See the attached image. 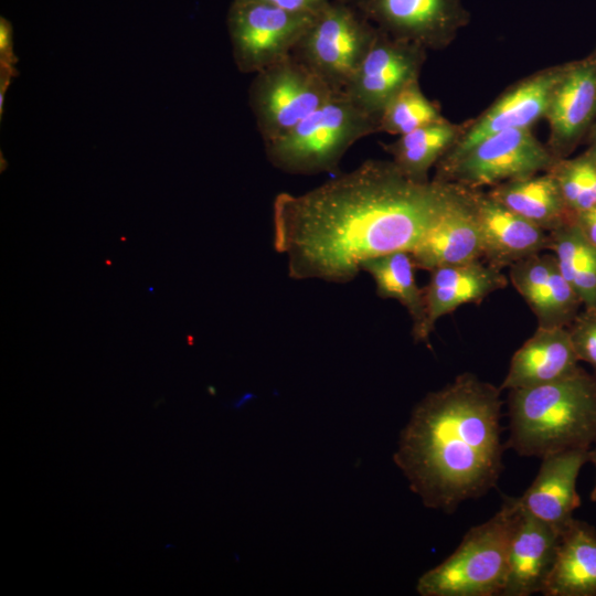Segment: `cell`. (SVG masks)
<instances>
[{
    "mask_svg": "<svg viewBox=\"0 0 596 596\" xmlns=\"http://www.w3.org/2000/svg\"><path fill=\"white\" fill-rule=\"evenodd\" d=\"M544 119L550 134L546 142L558 160L571 157L596 119V58L593 54L566 62Z\"/></svg>",
    "mask_w": 596,
    "mask_h": 596,
    "instance_id": "obj_14",
    "label": "cell"
},
{
    "mask_svg": "<svg viewBox=\"0 0 596 596\" xmlns=\"http://www.w3.org/2000/svg\"><path fill=\"white\" fill-rule=\"evenodd\" d=\"M443 205L411 252L416 268H435L482 259L481 236L467 187L446 182Z\"/></svg>",
    "mask_w": 596,
    "mask_h": 596,
    "instance_id": "obj_13",
    "label": "cell"
},
{
    "mask_svg": "<svg viewBox=\"0 0 596 596\" xmlns=\"http://www.w3.org/2000/svg\"><path fill=\"white\" fill-rule=\"evenodd\" d=\"M502 404L500 387L465 372L415 406L394 461L424 505L451 513L496 487Z\"/></svg>",
    "mask_w": 596,
    "mask_h": 596,
    "instance_id": "obj_2",
    "label": "cell"
},
{
    "mask_svg": "<svg viewBox=\"0 0 596 596\" xmlns=\"http://www.w3.org/2000/svg\"><path fill=\"white\" fill-rule=\"evenodd\" d=\"M585 142L587 145V148L584 152L596 161V119L585 138Z\"/></svg>",
    "mask_w": 596,
    "mask_h": 596,
    "instance_id": "obj_32",
    "label": "cell"
},
{
    "mask_svg": "<svg viewBox=\"0 0 596 596\" xmlns=\"http://www.w3.org/2000/svg\"><path fill=\"white\" fill-rule=\"evenodd\" d=\"M572 221L582 235L596 247V206L573 214Z\"/></svg>",
    "mask_w": 596,
    "mask_h": 596,
    "instance_id": "obj_31",
    "label": "cell"
},
{
    "mask_svg": "<svg viewBox=\"0 0 596 596\" xmlns=\"http://www.w3.org/2000/svg\"><path fill=\"white\" fill-rule=\"evenodd\" d=\"M544 596H596V530L573 519L560 532Z\"/></svg>",
    "mask_w": 596,
    "mask_h": 596,
    "instance_id": "obj_21",
    "label": "cell"
},
{
    "mask_svg": "<svg viewBox=\"0 0 596 596\" xmlns=\"http://www.w3.org/2000/svg\"><path fill=\"white\" fill-rule=\"evenodd\" d=\"M333 93L292 54L255 73L248 102L263 141L289 132Z\"/></svg>",
    "mask_w": 596,
    "mask_h": 596,
    "instance_id": "obj_8",
    "label": "cell"
},
{
    "mask_svg": "<svg viewBox=\"0 0 596 596\" xmlns=\"http://www.w3.org/2000/svg\"><path fill=\"white\" fill-rule=\"evenodd\" d=\"M443 118L439 106L423 93L419 81H415L386 104L379 119V132L402 136Z\"/></svg>",
    "mask_w": 596,
    "mask_h": 596,
    "instance_id": "obj_26",
    "label": "cell"
},
{
    "mask_svg": "<svg viewBox=\"0 0 596 596\" xmlns=\"http://www.w3.org/2000/svg\"><path fill=\"white\" fill-rule=\"evenodd\" d=\"M313 19L256 0H233L226 24L236 67L255 74L289 56Z\"/></svg>",
    "mask_w": 596,
    "mask_h": 596,
    "instance_id": "obj_9",
    "label": "cell"
},
{
    "mask_svg": "<svg viewBox=\"0 0 596 596\" xmlns=\"http://www.w3.org/2000/svg\"><path fill=\"white\" fill-rule=\"evenodd\" d=\"M550 249L560 270L583 302L596 306V247L579 232L573 221L549 233Z\"/></svg>",
    "mask_w": 596,
    "mask_h": 596,
    "instance_id": "obj_25",
    "label": "cell"
},
{
    "mask_svg": "<svg viewBox=\"0 0 596 596\" xmlns=\"http://www.w3.org/2000/svg\"><path fill=\"white\" fill-rule=\"evenodd\" d=\"M446 182L418 183L369 159L305 193L273 202V245L295 280L352 281L365 259L412 252L437 216Z\"/></svg>",
    "mask_w": 596,
    "mask_h": 596,
    "instance_id": "obj_1",
    "label": "cell"
},
{
    "mask_svg": "<svg viewBox=\"0 0 596 596\" xmlns=\"http://www.w3.org/2000/svg\"><path fill=\"white\" fill-rule=\"evenodd\" d=\"M508 573L502 596L541 593L553 566L560 532L524 511L511 497Z\"/></svg>",
    "mask_w": 596,
    "mask_h": 596,
    "instance_id": "obj_16",
    "label": "cell"
},
{
    "mask_svg": "<svg viewBox=\"0 0 596 596\" xmlns=\"http://www.w3.org/2000/svg\"><path fill=\"white\" fill-rule=\"evenodd\" d=\"M567 329L579 361L596 372V306L583 307Z\"/></svg>",
    "mask_w": 596,
    "mask_h": 596,
    "instance_id": "obj_28",
    "label": "cell"
},
{
    "mask_svg": "<svg viewBox=\"0 0 596 596\" xmlns=\"http://www.w3.org/2000/svg\"><path fill=\"white\" fill-rule=\"evenodd\" d=\"M588 450L575 448L541 458L533 482L522 496L515 497L518 504L561 532L573 521V513L581 505L576 481L579 470L588 461Z\"/></svg>",
    "mask_w": 596,
    "mask_h": 596,
    "instance_id": "obj_17",
    "label": "cell"
},
{
    "mask_svg": "<svg viewBox=\"0 0 596 596\" xmlns=\"http://www.w3.org/2000/svg\"><path fill=\"white\" fill-rule=\"evenodd\" d=\"M426 57L427 50L423 46L395 39L379 29L343 92L356 106L379 120L394 95L409 83L419 81Z\"/></svg>",
    "mask_w": 596,
    "mask_h": 596,
    "instance_id": "obj_11",
    "label": "cell"
},
{
    "mask_svg": "<svg viewBox=\"0 0 596 596\" xmlns=\"http://www.w3.org/2000/svg\"><path fill=\"white\" fill-rule=\"evenodd\" d=\"M265 2L288 12L316 17L330 0H256Z\"/></svg>",
    "mask_w": 596,
    "mask_h": 596,
    "instance_id": "obj_29",
    "label": "cell"
},
{
    "mask_svg": "<svg viewBox=\"0 0 596 596\" xmlns=\"http://www.w3.org/2000/svg\"><path fill=\"white\" fill-rule=\"evenodd\" d=\"M547 172L572 214L596 206V161L587 153L558 159Z\"/></svg>",
    "mask_w": 596,
    "mask_h": 596,
    "instance_id": "obj_27",
    "label": "cell"
},
{
    "mask_svg": "<svg viewBox=\"0 0 596 596\" xmlns=\"http://www.w3.org/2000/svg\"><path fill=\"white\" fill-rule=\"evenodd\" d=\"M379 132V120L343 91L334 92L289 132L264 142L268 161L289 174L313 175L339 170L344 153L363 137Z\"/></svg>",
    "mask_w": 596,
    "mask_h": 596,
    "instance_id": "obj_4",
    "label": "cell"
},
{
    "mask_svg": "<svg viewBox=\"0 0 596 596\" xmlns=\"http://www.w3.org/2000/svg\"><path fill=\"white\" fill-rule=\"evenodd\" d=\"M17 56L13 50V29L9 20L0 19V66L15 68Z\"/></svg>",
    "mask_w": 596,
    "mask_h": 596,
    "instance_id": "obj_30",
    "label": "cell"
},
{
    "mask_svg": "<svg viewBox=\"0 0 596 596\" xmlns=\"http://www.w3.org/2000/svg\"><path fill=\"white\" fill-rule=\"evenodd\" d=\"M588 461H590L596 468V441L592 445L588 450ZM590 500L596 502V482L595 487L590 492Z\"/></svg>",
    "mask_w": 596,
    "mask_h": 596,
    "instance_id": "obj_33",
    "label": "cell"
},
{
    "mask_svg": "<svg viewBox=\"0 0 596 596\" xmlns=\"http://www.w3.org/2000/svg\"><path fill=\"white\" fill-rule=\"evenodd\" d=\"M566 63L534 72L509 86L475 119L461 124V134L440 160L453 159L480 140L500 131L531 128L544 118Z\"/></svg>",
    "mask_w": 596,
    "mask_h": 596,
    "instance_id": "obj_12",
    "label": "cell"
},
{
    "mask_svg": "<svg viewBox=\"0 0 596 596\" xmlns=\"http://www.w3.org/2000/svg\"><path fill=\"white\" fill-rule=\"evenodd\" d=\"M361 269L372 277L380 298L394 299L406 309L412 320L414 341L429 345L425 338L424 290L416 283L417 268L411 253L396 251L372 257L362 263Z\"/></svg>",
    "mask_w": 596,
    "mask_h": 596,
    "instance_id": "obj_23",
    "label": "cell"
},
{
    "mask_svg": "<svg viewBox=\"0 0 596 596\" xmlns=\"http://www.w3.org/2000/svg\"><path fill=\"white\" fill-rule=\"evenodd\" d=\"M389 35L426 50L448 47L470 20L462 0H344Z\"/></svg>",
    "mask_w": 596,
    "mask_h": 596,
    "instance_id": "obj_10",
    "label": "cell"
},
{
    "mask_svg": "<svg viewBox=\"0 0 596 596\" xmlns=\"http://www.w3.org/2000/svg\"><path fill=\"white\" fill-rule=\"evenodd\" d=\"M509 279L540 327H568L583 308L552 252L534 254L512 264Z\"/></svg>",
    "mask_w": 596,
    "mask_h": 596,
    "instance_id": "obj_18",
    "label": "cell"
},
{
    "mask_svg": "<svg viewBox=\"0 0 596 596\" xmlns=\"http://www.w3.org/2000/svg\"><path fill=\"white\" fill-rule=\"evenodd\" d=\"M592 54H593V55L595 56V58H596V49L594 50V52H593Z\"/></svg>",
    "mask_w": 596,
    "mask_h": 596,
    "instance_id": "obj_34",
    "label": "cell"
},
{
    "mask_svg": "<svg viewBox=\"0 0 596 596\" xmlns=\"http://www.w3.org/2000/svg\"><path fill=\"white\" fill-rule=\"evenodd\" d=\"M511 497L489 520L470 528L457 549L424 573L416 585L422 596L502 595L508 573Z\"/></svg>",
    "mask_w": 596,
    "mask_h": 596,
    "instance_id": "obj_5",
    "label": "cell"
},
{
    "mask_svg": "<svg viewBox=\"0 0 596 596\" xmlns=\"http://www.w3.org/2000/svg\"><path fill=\"white\" fill-rule=\"evenodd\" d=\"M429 273V280L423 287L426 308L425 338L428 344L429 336L441 317L462 305L480 304L492 292L508 286L507 276L481 259L441 266Z\"/></svg>",
    "mask_w": 596,
    "mask_h": 596,
    "instance_id": "obj_19",
    "label": "cell"
},
{
    "mask_svg": "<svg viewBox=\"0 0 596 596\" xmlns=\"http://www.w3.org/2000/svg\"><path fill=\"white\" fill-rule=\"evenodd\" d=\"M468 191L480 231L483 262L502 270L550 249L547 232L508 209L488 191L473 188Z\"/></svg>",
    "mask_w": 596,
    "mask_h": 596,
    "instance_id": "obj_15",
    "label": "cell"
},
{
    "mask_svg": "<svg viewBox=\"0 0 596 596\" xmlns=\"http://www.w3.org/2000/svg\"><path fill=\"white\" fill-rule=\"evenodd\" d=\"M567 327H540L512 355L501 390L539 386L579 368Z\"/></svg>",
    "mask_w": 596,
    "mask_h": 596,
    "instance_id": "obj_20",
    "label": "cell"
},
{
    "mask_svg": "<svg viewBox=\"0 0 596 596\" xmlns=\"http://www.w3.org/2000/svg\"><path fill=\"white\" fill-rule=\"evenodd\" d=\"M377 31L344 0H330L291 54L333 92H341L365 57Z\"/></svg>",
    "mask_w": 596,
    "mask_h": 596,
    "instance_id": "obj_6",
    "label": "cell"
},
{
    "mask_svg": "<svg viewBox=\"0 0 596 596\" xmlns=\"http://www.w3.org/2000/svg\"><path fill=\"white\" fill-rule=\"evenodd\" d=\"M507 447L524 457L590 448L596 441V374L581 366L558 381L508 395Z\"/></svg>",
    "mask_w": 596,
    "mask_h": 596,
    "instance_id": "obj_3",
    "label": "cell"
},
{
    "mask_svg": "<svg viewBox=\"0 0 596 596\" xmlns=\"http://www.w3.org/2000/svg\"><path fill=\"white\" fill-rule=\"evenodd\" d=\"M461 125L446 118L398 136L391 143H382L401 172L418 183L429 182V170L455 145L461 134Z\"/></svg>",
    "mask_w": 596,
    "mask_h": 596,
    "instance_id": "obj_24",
    "label": "cell"
},
{
    "mask_svg": "<svg viewBox=\"0 0 596 596\" xmlns=\"http://www.w3.org/2000/svg\"><path fill=\"white\" fill-rule=\"evenodd\" d=\"M555 161L531 128L510 129L488 136L453 159L439 160L432 180L492 188L547 172Z\"/></svg>",
    "mask_w": 596,
    "mask_h": 596,
    "instance_id": "obj_7",
    "label": "cell"
},
{
    "mask_svg": "<svg viewBox=\"0 0 596 596\" xmlns=\"http://www.w3.org/2000/svg\"><path fill=\"white\" fill-rule=\"evenodd\" d=\"M489 194L550 233L572 221L560 188L550 172L502 182L492 187Z\"/></svg>",
    "mask_w": 596,
    "mask_h": 596,
    "instance_id": "obj_22",
    "label": "cell"
}]
</instances>
